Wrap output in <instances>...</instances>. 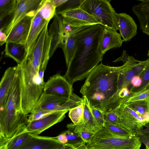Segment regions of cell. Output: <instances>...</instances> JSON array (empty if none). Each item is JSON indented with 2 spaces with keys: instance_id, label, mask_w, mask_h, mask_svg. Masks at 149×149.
I'll use <instances>...</instances> for the list:
<instances>
[{
  "instance_id": "1",
  "label": "cell",
  "mask_w": 149,
  "mask_h": 149,
  "mask_svg": "<svg viewBox=\"0 0 149 149\" xmlns=\"http://www.w3.org/2000/svg\"><path fill=\"white\" fill-rule=\"evenodd\" d=\"M104 27L100 24L82 26L74 32L76 50L64 76L72 86L86 78L102 60L99 46Z\"/></svg>"
},
{
  "instance_id": "2",
  "label": "cell",
  "mask_w": 149,
  "mask_h": 149,
  "mask_svg": "<svg viewBox=\"0 0 149 149\" xmlns=\"http://www.w3.org/2000/svg\"><path fill=\"white\" fill-rule=\"evenodd\" d=\"M120 68V66H109L101 62L89 74L80 93L91 105L105 111L117 92Z\"/></svg>"
},
{
  "instance_id": "3",
  "label": "cell",
  "mask_w": 149,
  "mask_h": 149,
  "mask_svg": "<svg viewBox=\"0 0 149 149\" xmlns=\"http://www.w3.org/2000/svg\"><path fill=\"white\" fill-rule=\"evenodd\" d=\"M20 65L22 108L24 113L29 115L34 110L43 92L46 67L30 56L26 57Z\"/></svg>"
},
{
  "instance_id": "4",
  "label": "cell",
  "mask_w": 149,
  "mask_h": 149,
  "mask_svg": "<svg viewBox=\"0 0 149 149\" xmlns=\"http://www.w3.org/2000/svg\"><path fill=\"white\" fill-rule=\"evenodd\" d=\"M20 71L19 65L6 104L0 111V137L11 138L29 123L28 115L24 113L21 106Z\"/></svg>"
},
{
  "instance_id": "5",
  "label": "cell",
  "mask_w": 149,
  "mask_h": 149,
  "mask_svg": "<svg viewBox=\"0 0 149 149\" xmlns=\"http://www.w3.org/2000/svg\"><path fill=\"white\" fill-rule=\"evenodd\" d=\"M141 142L137 135L125 137L112 133L103 127L95 134L87 149H140Z\"/></svg>"
},
{
  "instance_id": "6",
  "label": "cell",
  "mask_w": 149,
  "mask_h": 149,
  "mask_svg": "<svg viewBox=\"0 0 149 149\" xmlns=\"http://www.w3.org/2000/svg\"><path fill=\"white\" fill-rule=\"evenodd\" d=\"M109 0H85L80 8L92 15L100 24L119 30L117 13Z\"/></svg>"
},
{
  "instance_id": "7",
  "label": "cell",
  "mask_w": 149,
  "mask_h": 149,
  "mask_svg": "<svg viewBox=\"0 0 149 149\" xmlns=\"http://www.w3.org/2000/svg\"><path fill=\"white\" fill-rule=\"evenodd\" d=\"M119 61H122L124 63L120 66L116 94L125 88H128L130 91L132 87L131 81L133 77L136 76H139L149 65V58L145 61H139L128 55L125 50L123 51L120 57L113 62Z\"/></svg>"
},
{
  "instance_id": "8",
  "label": "cell",
  "mask_w": 149,
  "mask_h": 149,
  "mask_svg": "<svg viewBox=\"0 0 149 149\" xmlns=\"http://www.w3.org/2000/svg\"><path fill=\"white\" fill-rule=\"evenodd\" d=\"M111 111L118 116L120 126L134 135H136L138 131L148 123L142 116L125 104H120Z\"/></svg>"
},
{
  "instance_id": "9",
  "label": "cell",
  "mask_w": 149,
  "mask_h": 149,
  "mask_svg": "<svg viewBox=\"0 0 149 149\" xmlns=\"http://www.w3.org/2000/svg\"><path fill=\"white\" fill-rule=\"evenodd\" d=\"M42 0H17L15 8L10 19L1 28L7 36L13 29L27 16L37 10Z\"/></svg>"
},
{
  "instance_id": "10",
  "label": "cell",
  "mask_w": 149,
  "mask_h": 149,
  "mask_svg": "<svg viewBox=\"0 0 149 149\" xmlns=\"http://www.w3.org/2000/svg\"><path fill=\"white\" fill-rule=\"evenodd\" d=\"M73 90L72 86L64 76L58 73L51 77L45 82L43 93L69 99Z\"/></svg>"
},
{
  "instance_id": "11",
  "label": "cell",
  "mask_w": 149,
  "mask_h": 149,
  "mask_svg": "<svg viewBox=\"0 0 149 149\" xmlns=\"http://www.w3.org/2000/svg\"><path fill=\"white\" fill-rule=\"evenodd\" d=\"M68 110H57L39 119L29 122L26 125L30 133L38 135L54 125L62 121Z\"/></svg>"
},
{
  "instance_id": "12",
  "label": "cell",
  "mask_w": 149,
  "mask_h": 149,
  "mask_svg": "<svg viewBox=\"0 0 149 149\" xmlns=\"http://www.w3.org/2000/svg\"><path fill=\"white\" fill-rule=\"evenodd\" d=\"M84 103V112L82 120L79 123L74 125L73 123L68 124V128L73 129L74 132L79 133L87 132L95 134L100 131L103 127L100 126L95 118L91 111L90 104L85 97L82 98Z\"/></svg>"
},
{
  "instance_id": "13",
  "label": "cell",
  "mask_w": 149,
  "mask_h": 149,
  "mask_svg": "<svg viewBox=\"0 0 149 149\" xmlns=\"http://www.w3.org/2000/svg\"><path fill=\"white\" fill-rule=\"evenodd\" d=\"M47 24L40 33L30 56L39 59L41 64L47 66L50 58L51 40L48 33Z\"/></svg>"
},
{
  "instance_id": "14",
  "label": "cell",
  "mask_w": 149,
  "mask_h": 149,
  "mask_svg": "<svg viewBox=\"0 0 149 149\" xmlns=\"http://www.w3.org/2000/svg\"><path fill=\"white\" fill-rule=\"evenodd\" d=\"M63 22L74 27L99 24L93 16L80 8L63 12L60 14Z\"/></svg>"
},
{
  "instance_id": "15",
  "label": "cell",
  "mask_w": 149,
  "mask_h": 149,
  "mask_svg": "<svg viewBox=\"0 0 149 149\" xmlns=\"http://www.w3.org/2000/svg\"><path fill=\"white\" fill-rule=\"evenodd\" d=\"M37 10L27 16L17 24L7 36L6 41L25 45L30 30L32 20Z\"/></svg>"
},
{
  "instance_id": "16",
  "label": "cell",
  "mask_w": 149,
  "mask_h": 149,
  "mask_svg": "<svg viewBox=\"0 0 149 149\" xmlns=\"http://www.w3.org/2000/svg\"><path fill=\"white\" fill-rule=\"evenodd\" d=\"M48 33L51 40L50 58L57 49L60 47L63 38L66 36L63 19L60 15L56 14L54 17L48 30Z\"/></svg>"
},
{
  "instance_id": "17",
  "label": "cell",
  "mask_w": 149,
  "mask_h": 149,
  "mask_svg": "<svg viewBox=\"0 0 149 149\" xmlns=\"http://www.w3.org/2000/svg\"><path fill=\"white\" fill-rule=\"evenodd\" d=\"M49 22L43 19L36 12L32 18L31 24L25 46L27 56L30 55L40 33Z\"/></svg>"
},
{
  "instance_id": "18",
  "label": "cell",
  "mask_w": 149,
  "mask_h": 149,
  "mask_svg": "<svg viewBox=\"0 0 149 149\" xmlns=\"http://www.w3.org/2000/svg\"><path fill=\"white\" fill-rule=\"evenodd\" d=\"M19 64L10 67L5 70L0 83V111L4 107Z\"/></svg>"
},
{
  "instance_id": "19",
  "label": "cell",
  "mask_w": 149,
  "mask_h": 149,
  "mask_svg": "<svg viewBox=\"0 0 149 149\" xmlns=\"http://www.w3.org/2000/svg\"><path fill=\"white\" fill-rule=\"evenodd\" d=\"M120 34L123 42L130 40L136 34L137 25L134 19L125 13H117Z\"/></svg>"
},
{
  "instance_id": "20",
  "label": "cell",
  "mask_w": 149,
  "mask_h": 149,
  "mask_svg": "<svg viewBox=\"0 0 149 149\" xmlns=\"http://www.w3.org/2000/svg\"><path fill=\"white\" fill-rule=\"evenodd\" d=\"M70 99L46 94L43 92L33 111L42 110L52 112L57 110H62L61 109V106Z\"/></svg>"
},
{
  "instance_id": "21",
  "label": "cell",
  "mask_w": 149,
  "mask_h": 149,
  "mask_svg": "<svg viewBox=\"0 0 149 149\" xmlns=\"http://www.w3.org/2000/svg\"><path fill=\"white\" fill-rule=\"evenodd\" d=\"M123 41L116 31L105 27L100 40L99 49L103 55L109 49L120 47Z\"/></svg>"
},
{
  "instance_id": "22",
  "label": "cell",
  "mask_w": 149,
  "mask_h": 149,
  "mask_svg": "<svg viewBox=\"0 0 149 149\" xmlns=\"http://www.w3.org/2000/svg\"><path fill=\"white\" fill-rule=\"evenodd\" d=\"M140 3L133 6V12L137 17L142 31H149V0H137Z\"/></svg>"
},
{
  "instance_id": "23",
  "label": "cell",
  "mask_w": 149,
  "mask_h": 149,
  "mask_svg": "<svg viewBox=\"0 0 149 149\" xmlns=\"http://www.w3.org/2000/svg\"><path fill=\"white\" fill-rule=\"evenodd\" d=\"M29 139L32 149H55L62 144L55 137L40 136L30 133Z\"/></svg>"
},
{
  "instance_id": "24",
  "label": "cell",
  "mask_w": 149,
  "mask_h": 149,
  "mask_svg": "<svg viewBox=\"0 0 149 149\" xmlns=\"http://www.w3.org/2000/svg\"><path fill=\"white\" fill-rule=\"evenodd\" d=\"M5 44V55L13 59L17 64H21L27 56L25 45L10 42Z\"/></svg>"
},
{
  "instance_id": "25",
  "label": "cell",
  "mask_w": 149,
  "mask_h": 149,
  "mask_svg": "<svg viewBox=\"0 0 149 149\" xmlns=\"http://www.w3.org/2000/svg\"><path fill=\"white\" fill-rule=\"evenodd\" d=\"M59 47L63 51L67 67L72 59L76 50V37L74 33L65 36Z\"/></svg>"
},
{
  "instance_id": "26",
  "label": "cell",
  "mask_w": 149,
  "mask_h": 149,
  "mask_svg": "<svg viewBox=\"0 0 149 149\" xmlns=\"http://www.w3.org/2000/svg\"><path fill=\"white\" fill-rule=\"evenodd\" d=\"M56 9L52 0H42L37 12L43 19L49 22L56 15Z\"/></svg>"
},
{
  "instance_id": "27",
  "label": "cell",
  "mask_w": 149,
  "mask_h": 149,
  "mask_svg": "<svg viewBox=\"0 0 149 149\" xmlns=\"http://www.w3.org/2000/svg\"><path fill=\"white\" fill-rule=\"evenodd\" d=\"M23 126L17 131L14 135L8 140V149H15L24 143L29 137L30 133Z\"/></svg>"
},
{
  "instance_id": "28",
  "label": "cell",
  "mask_w": 149,
  "mask_h": 149,
  "mask_svg": "<svg viewBox=\"0 0 149 149\" xmlns=\"http://www.w3.org/2000/svg\"><path fill=\"white\" fill-rule=\"evenodd\" d=\"M149 123V100H140L125 103Z\"/></svg>"
},
{
  "instance_id": "29",
  "label": "cell",
  "mask_w": 149,
  "mask_h": 149,
  "mask_svg": "<svg viewBox=\"0 0 149 149\" xmlns=\"http://www.w3.org/2000/svg\"><path fill=\"white\" fill-rule=\"evenodd\" d=\"M17 0H0V22L7 16L12 15L16 6Z\"/></svg>"
},
{
  "instance_id": "30",
  "label": "cell",
  "mask_w": 149,
  "mask_h": 149,
  "mask_svg": "<svg viewBox=\"0 0 149 149\" xmlns=\"http://www.w3.org/2000/svg\"><path fill=\"white\" fill-rule=\"evenodd\" d=\"M140 100H149V89L145 88L139 92L130 94L122 100L120 104Z\"/></svg>"
},
{
  "instance_id": "31",
  "label": "cell",
  "mask_w": 149,
  "mask_h": 149,
  "mask_svg": "<svg viewBox=\"0 0 149 149\" xmlns=\"http://www.w3.org/2000/svg\"><path fill=\"white\" fill-rule=\"evenodd\" d=\"M63 132L66 136L68 141L67 144L71 145L75 148L85 143L80 136L79 133L75 132L72 128H68V130Z\"/></svg>"
},
{
  "instance_id": "32",
  "label": "cell",
  "mask_w": 149,
  "mask_h": 149,
  "mask_svg": "<svg viewBox=\"0 0 149 149\" xmlns=\"http://www.w3.org/2000/svg\"><path fill=\"white\" fill-rule=\"evenodd\" d=\"M85 0H68L65 3L56 8V14L80 8Z\"/></svg>"
},
{
  "instance_id": "33",
  "label": "cell",
  "mask_w": 149,
  "mask_h": 149,
  "mask_svg": "<svg viewBox=\"0 0 149 149\" xmlns=\"http://www.w3.org/2000/svg\"><path fill=\"white\" fill-rule=\"evenodd\" d=\"M84 103L83 101L82 103L81 104L69 111V117L74 124H78L82 120L84 115Z\"/></svg>"
},
{
  "instance_id": "34",
  "label": "cell",
  "mask_w": 149,
  "mask_h": 149,
  "mask_svg": "<svg viewBox=\"0 0 149 149\" xmlns=\"http://www.w3.org/2000/svg\"><path fill=\"white\" fill-rule=\"evenodd\" d=\"M104 127L114 134L125 137L134 136L129 131L122 126L105 122Z\"/></svg>"
},
{
  "instance_id": "35",
  "label": "cell",
  "mask_w": 149,
  "mask_h": 149,
  "mask_svg": "<svg viewBox=\"0 0 149 149\" xmlns=\"http://www.w3.org/2000/svg\"><path fill=\"white\" fill-rule=\"evenodd\" d=\"M141 80V83L137 87H132L129 91L130 94L140 92L145 89L149 84V65L144 70L139 76Z\"/></svg>"
},
{
  "instance_id": "36",
  "label": "cell",
  "mask_w": 149,
  "mask_h": 149,
  "mask_svg": "<svg viewBox=\"0 0 149 149\" xmlns=\"http://www.w3.org/2000/svg\"><path fill=\"white\" fill-rule=\"evenodd\" d=\"M105 122L120 125V120L118 115L113 111H103Z\"/></svg>"
},
{
  "instance_id": "37",
  "label": "cell",
  "mask_w": 149,
  "mask_h": 149,
  "mask_svg": "<svg viewBox=\"0 0 149 149\" xmlns=\"http://www.w3.org/2000/svg\"><path fill=\"white\" fill-rule=\"evenodd\" d=\"M92 113L99 124L104 127L105 121L104 119L103 111L97 109L90 104Z\"/></svg>"
},
{
  "instance_id": "38",
  "label": "cell",
  "mask_w": 149,
  "mask_h": 149,
  "mask_svg": "<svg viewBox=\"0 0 149 149\" xmlns=\"http://www.w3.org/2000/svg\"><path fill=\"white\" fill-rule=\"evenodd\" d=\"M79 134L85 143L87 144L90 142L95 134L93 133L87 132H81L79 133Z\"/></svg>"
},
{
  "instance_id": "39",
  "label": "cell",
  "mask_w": 149,
  "mask_h": 149,
  "mask_svg": "<svg viewBox=\"0 0 149 149\" xmlns=\"http://www.w3.org/2000/svg\"><path fill=\"white\" fill-rule=\"evenodd\" d=\"M141 80L139 76H134L131 81L132 87H137L139 86L141 84Z\"/></svg>"
},
{
  "instance_id": "40",
  "label": "cell",
  "mask_w": 149,
  "mask_h": 149,
  "mask_svg": "<svg viewBox=\"0 0 149 149\" xmlns=\"http://www.w3.org/2000/svg\"><path fill=\"white\" fill-rule=\"evenodd\" d=\"M140 140L148 149H149V136H145L141 135H137Z\"/></svg>"
},
{
  "instance_id": "41",
  "label": "cell",
  "mask_w": 149,
  "mask_h": 149,
  "mask_svg": "<svg viewBox=\"0 0 149 149\" xmlns=\"http://www.w3.org/2000/svg\"><path fill=\"white\" fill-rule=\"evenodd\" d=\"M55 138L61 144H67L68 141L65 134L62 132Z\"/></svg>"
},
{
  "instance_id": "42",
  "label": "cell",
  "mask_w": 149,
  "mask_h": 149,
  "mask_svg": "<svg viewBox=\"0 0 149 149\" xmlns=\"http://www.w3.org/2000/svg\"><path fill=\"white\" fill-rule=\"evenodd\" d=\"M145 126L146 128L139 130L136 135H141L145 136H149V123L146 124Z\"/></svg>"
},
{
  "instance_id": "43",
  "label": "cell",
  "mask_w": 149,
  "mask_h": 149,
  "mask_svg": "<svg viewBox=\"0 0 149 149\" xmlns=\"http://www.w3.org/2000/svg\"><path fill=\"white\" fill-rule=\"evenodd\" d=\"M15 149H32L29 137L24 143Z\"/></svg>"
},
{
  "instance_id": "44",
  "label": "cell",
  "mask_w": 149,
  "mask_h": 149,
  "mask_svg": "<svg viewBox=\"0 0 149 149\" xmlns=\"http://www.w3.org/2000/svg\"><path fill=\"white\" fill-rule=\"evenodd\" d=\"M7 36L3 31L0 29V45H2L5 43L7 38Z\"/></svg>"
},
{
  "instance_id": "45",
  "label": "cell",
  "mask_w": 149,
  "mask_h": 149,
  "mask_svg": "<svg viewBox=\"0 0 149 149\" xmlns=\"http://www.w3.org/2000/svg\"><path fill=\"white\" fill-rule=\"evenodd\" d=\"M75 148L71 145L65 144L61 145L55 149H74Z\"/></svg>"
},
{
  "instance_id": "46",
  "label": "cell",
  "mask_w": 149,
  "mask_h": 149,
  "mask_svg": "<svg viewBox=\"0 0 149 149\" xmlns=\"http://www.w3.org/2000/svg\"><path fill=\"white\" fill-rule=\"evenodd\" d=\"M52 1L57 8L66 2L68 0H52Z\"/></svg>"
},
{
  "instance_id": "47",
  "label": "cell",
  "mask_w": 149,
  "mask_h": 149,
  "mask_svg": "<svg viewBox=\"0 0 149 149\" xmlns=\"http://www.w3.org/2000/svg\"><path fill=\"white\" fill-rule=\"evenodd\" d=\"M86 143H84L74 149H87Z\"/></svg>"
},
{
  "instance_id": "48",
  "label": "cell",
  "mask_w": 149,
  "mask_h": 149,
  "mask_svg": "<svg viewBox=\"0 0 149 149\" xmlns=\"http://www.w3.org/2000/svg\"><path fill=\"white\" fill-rule=\"evenodd\" d=\"M143 32L149 36V31H144ZM147 56L148 57V58H149V49L147 53Z\"/></svg>"
}]
</instances>
